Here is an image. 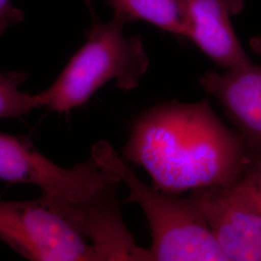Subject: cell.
Instances as JSON below:
<instances>
[{"instance_id":"6da1fadb","label":"cell","mask_w":261,"mask_h":261,"mask_svg":"<svg viewBox=\"0 0 261 261\" xmlns=\"http://www.w3.org/2000/svg\"><path fill=\"white\" fill-rule=\"evenodd\" d=\"M249 150L227 128L207 99L162 103L135 120L123 160L148 173L153 187L179 196L241 177Z\"/></svg>"},{"instance_id":"7a4b0ae2","label":"cell","mask_w":261,"mask_h":261,"mask_svg":"<svg viewBox=\"0 0 261 261\" xmlns=\"http://www.w3.org/2000/svg\"><path fill=\"white\" fill-rule=\"evenodd\" d=\"M126 23L118 15L107 22H94L84 46L56 82L38 93L42 107L70 112L112 81L126 91L136 88L148 70L149 59L140 37L125 36Z\"/></svg>"},{"instance_id":"3957f363","label":"cell","mask_w":261,"mask_h":261,"mask_svg":"<svg viewBox=\"0 0 261 261\" xmlns=\"http://www.w3.org/2000/svg\"><path fill=\"white\" fill-rule=\"evenodd\" d=\"M129 189L126 202L137 203L149 224L150 261H227L193 198L169 195L147 186L112 146L100 141L91 151Z\"/></svg>"},{"instance_id":"277c9868","label":"cell","mask_w":261,"mask_h":261,"mask_svg":"<svg viewBox=\"0 0 261 261\" xmlns=\"http://www.w3.org/2000/svg\"><path fill=\"white\" fill-rule=\"evenodd\" d=\"M0 179L35 185L56 203L77 204L116 191L121 178L91 155L84 164L61 168L22 138L0 133Z\"/></svg>"},{"instance_id":"5b68a950","label":"cell","mask_w":261,"mask_h":261,"mask_svg":"<svg viewBox=\"0 0 261 261\" xmlns=\"http://www.w3.org/2000/svg\"><path fill=\"white\" fill-rule=\"evenodd\" d=\"M0 240L29 260L107 261L103 252L42 196L0 200Z\"/></svg>"},{"instance_id":"8992f818","label":"cell","mask_w":261,"mask_h":261,"mask_svg":"<svg viewBox=\"0 0 261 261\" xmlns=\"http://www.w3.org/2000/svg\"><path fill=\"white\" fill-rule=\"evenodd\" d=\"M227 261H261V200L245 172L227 185L190 192Z\"/></svg>"},{"instance_id":"52a82bcc","label":"cell","mask_w":261,"mask_h":261,"mask_svg":"<svg viewBox=\"0 0 261 261\" xmlns=\"http://www.w3.org/2000/svg\"><path fill=\"white\" fill-rule=\"evenodd\" d=\"M184 37L191 40L217 65L234 70L252 63L231 24L244 0H175Z\"/></svg>"},{"instance_id":"ba28073f","label":"cell","mask_w":261,"mask_h":261,"mask_svg":"<svg viewBox=\"0 0 261 261\" xmlns=\"http://www.w3.org/2000/svg\"><path fill=\"white\" fill-rule=\"evenodd\" d=\"M199 83L224 108L249 152L261 154V67L208 72Z\"/></svg>"},{"instance_id":"9c48e42d","label":"cell","mask_w":261,"mask_h":261,"mask_svg":"<svg viewBox=\"0 0 261 261\" xmlns=\"http://www.w3.org/2000/svg\"><path fill=\"white\" fill-rule=\"evenodd\" d=\"M118 15L127 22L142 19L170 34L184 37L175 0H107Z\"/></svg>"},{"instance_id":"30bf717a","label":"cell","mask_w":261,"mask_h":261,"mask_svg":"<svg viewBox=\"0 0 261 261\" xmlns=\"http://www.w3.org/2000/svg\"><path fill=\"white\" fill-rule=\"evenodd\" d=\"M25 77L21 72L0 73V119L16 118L42 108L38 93L31 95L19 89Z\"/></svg>"},{"instance_id":"8fae6325","label":"cell","mask_w":261,"mask_h":261,"mask_svg":"<svg viewBox=\"0 0 261 261\" xmlns=\"http://www.w3.org/2000/svg\"><path fill=\"white\" fill-rule=\"evenodd\" d=\"M24 14L16 7L12 0H0V35L7 29L21 22Z\"/></svg>"},{"instance_id":"7c38bea8","label":"cell","mask_w":261,"mask_h":261,"mask_svg":"<svg viewBox=\"0 0 261 261\" xmlns=\"http://www.w3.org/2000/svg\"><path fill=\"white\" fill-rule=\"evenodd\" d=\"M245 174L252 181V186L261 200V154L249 152Z\"/></svg>"},{"instance_id":"4fadbf2b","label":"cell","mask_w":261,"mask_h":261,"mask_svg":"<svg viewBox=\"0 0 261 261\" xmlns=\"http://www.w3.org/2000/svg\"><path fill=\"white\" fill-rule=\"evenodd\" d=\"M251 45H252L253 51L261 56V36L252 39Z\"/></svg>"}]
</instances>
